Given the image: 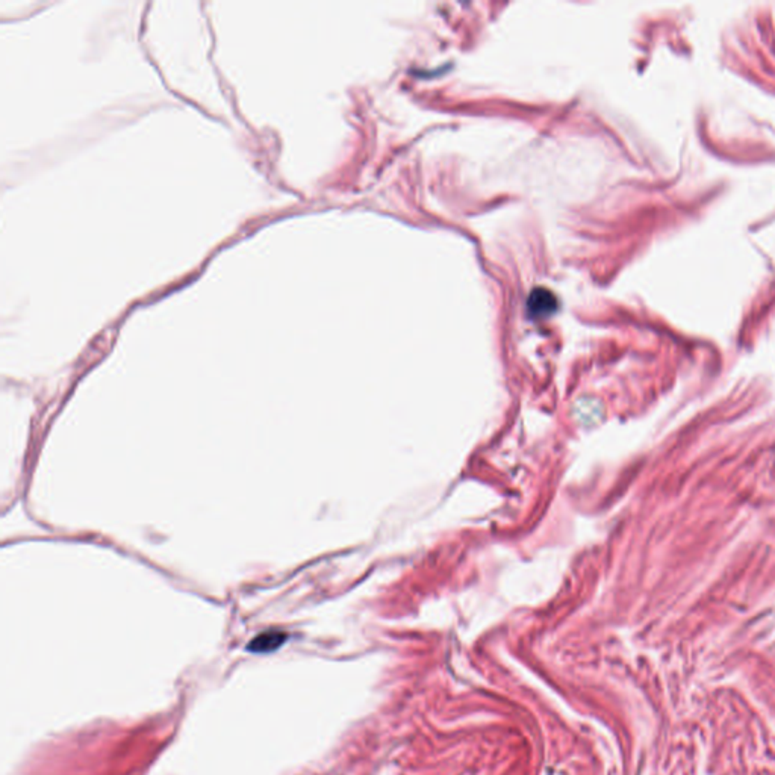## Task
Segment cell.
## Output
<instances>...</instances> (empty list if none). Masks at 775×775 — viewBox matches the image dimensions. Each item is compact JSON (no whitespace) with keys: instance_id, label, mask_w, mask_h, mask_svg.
Returning a JSON list of instances; mask_svg holds the SVG:
<instances>
[{"instance_id":"obj_2","label":"cell","mask_w":775,"mask_h":775,"mask_svg":"<svg viewBox=\"0 0 775 775\" xmlns=\"http://www.w3.org/2000/svg\"><path fill=\"white\" fill-rule=\"evenodd\" d=\"M285 639H287V635L283 633V631H278V630H270V631H264L259 636H256L250 645H248V649L255 653H270L274 652V649H278L283 642Z\"/></svg>"},{"instance_id":"obj_1","label":"cell","mask_w":775,"mask_h":775,"mask_svg":"<svg viewBox=\"0 0 775 775\" xmlns=\"http://www.w3.org/2000/svg\"><path fill=\"white\" fill-rule=\"evenodd\" d=\"M557 308V299L555 294L545 288L533 289L529 297V309L533 315H550Z\"/></svg>"}]
</instances>
